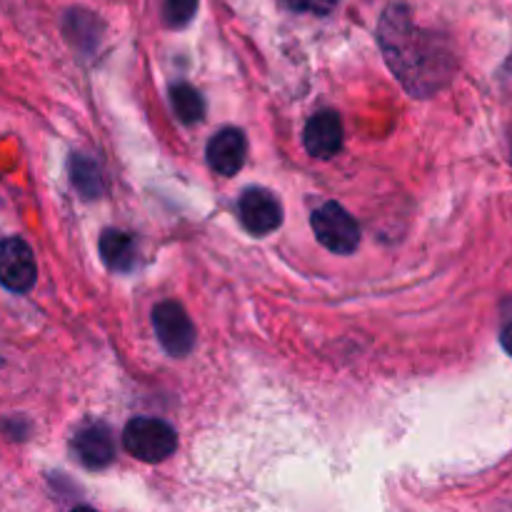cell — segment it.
<instances>
[{"label":"cell","mask_w":512,"mask_h":512,"mask_svg":"<svg viewBox=\"0 0 512 512\" xmlns=\"http://www.w3.org/2000/svg\"><path fill=\"white\" fill-rule=\"evenodd\" d=\"M378 43L395 78L415 98H428L450 83L455 55L448 40L420 28L405 5H388L380 15Z\"/></svg>","instance_id":"6da1fadb"},{"label":"cell","mask_w":512,"mask_h":512,"mask_svg":"<svg viewBox=\"0 0 512 512\" xmlns=\"http://www.w3.org/2000/svg\"><path fill=\"white\" fill-rule=\"evenodd\" d=\"M123 445L143 463H163L178 448L175 430L155 418H133L123 430Z\"/></svg>","instance_id":"7a4b0ae2"},{"label":"cell","mask_w":512,"mask_h":512,"mask_svg":"<svg viewBox=\"0 0 512 512\" xmlns=\"http://www.w3.org/2000/svg\"><path fill=\"white\" fill-rule=\"evenodd\" d=\"M310 225L323 248L330 253L350 255L360 245V225L340 203H323L310 215Z\"/></svg>","instance_id":"3957f363"},{"label":"cell","mask_w":512,"mask_h":512,"mask_svg":"<svg viewBox=\"0 0 512 512\" xmlns=\"http://www.w3.org/2000/svg\"><path fill=\"white\" fill-rule=\"evenodd\" d=\"M153 328L160 345L173 358H185L195 348V328L188 313L175 300H163L153 310Z\"/></svg>","instance_id":"277c9868"},{"label":"cell","mask_w":512,"mask_h":512,"mask_svg":"<svg viewBox=\"0 0 512 512\" xmlns=\"http://www.w3.org/2000/svg\"><path fill=\"white\" fill-rule=\"evenodd\" d=\"M38 280V263L23 238L0 240V285L10 293H28Z\"/></svg>","instance_id":"5b68a950"},{"label":"cell","mask_w":512,"mask_h":512,"mask_svg":"<svg viewBox=\"0 0 512 512\" xmlns=\"http://www.w3.org/2000/svg\"><path fill=\"white\" fill-rule=\"evenodd\" d=\"M240 223L248 233L268 235L283 223V205L270 190L248 188L238 200Z\"/></svg>","instance_id":"8992f818"},{"label":"cell","mask_w":512,"mask_h":512,"mask_svg":"<svg viewBox=\"0 0 512 512\" xmlns=\"http://www.w3.org/2000/svg\"><path fill=\"white\" fill-rule=\"evenodd\" d=\"M305 150L310 158H335L343 148V120L335 110H320L308 120L303 133Z\"/></svg>","instance_id":"52a82bcc"},{"label":"cell","mask_w":512,"mask_h":512,"mask_svg":"<svg viewBox=\"0 0 512 512\" xmlns=\"http://www.w3.org/2000/svg\"><path fill=\"white\" fill-rule=\"evenodd\" d=\"M248 158V140L238 128H223L210 138L208 143V163L215 173L235 175L243 170Z\"/></svg>","instance_id":"ba28073f"},{"label":"cell","mask_w":512,"mask_h":512,"mask_svg":"<svg viewBox=\"0 0 512 512\" xmlns=\"http://www.w3.org/2000/svg\"><path fill=\"white\" fill-rule=\"evenodd\" d=\"M73 450L80 463L90 470L108 468L115 460L113 435L100 423H90L85 428H80L73 438Z\"/></svg>","instance_id":"9c48e42d"},{"label":"cell","mask_w":512,"mask_h":512,"mask_svg":"<svg viewBox=\"0 0 512 512\" xmlns=\"http://www.w3.org/2000/svg\"><path fill=\"white\" fill-rule=\"evenodd\" d=\"M63 33L78 53H95L103 38V20L85 8H70L63 18Z\"/></svg>","instance_id":"30bf717a"},{"label":"cell","mask_w":512,"mask_h":512,"mask_svg":"<svg viewBox=\"0 0 512 512\" xmlns=\"http://www.w3.org/2000/svg\"><path fill=\"white\" fill-rule=\"evenodd\" d=\"M100 255H103L105 265L115 273H130L138 260V248H135L133 235L123 233V230H105L100 238Z\"/></svg>","instance_id":"8fae6325"},{"label":"cell","mask_w":512,"mask_h":512,"mask_svg":"<svg viewBox=\"0 0 512 512\" xmlns=\"http://www.w3.org/2000/svg\"><path fill=\"white\" fill-rule=\"evenodd\" d=\"M70 180H73L75 190L83 195L85 200H95L103 195L105 183H103V173H100L98 163L88 155H73L70 158Z\"/></svg>","instance_id":"7c38bea8"},{"label":"cell","mask_w":512,"mask_h":512,"mask_svg":"<svg viewBox=\"0 0 512 512\" xmlns=\"http://www.w3.org/2000/svg\"><path fill=\"white\" fill-rule=\"evenodd\" d=\"M170 98H173V108L178 113V118L183 120L185 125H193L198 120H203L205 115V100L193 85L180 83L170 90Z\"/></svg>","instance_id":"4fadbf2b"},{"label":"cell","mask_w":512,"mask_h":512,"mask_svg":"<svg viewBox=\"0 0 512 512\" xmlns=\"http://www.w3.org/2000/svg\"><path fill=\"white\" fill-rule=\"evenodd\" d=\"M198 13V0H165L163 18L168 28H185Z\"/></svg>","instance_id":"5bb4252c"},{"label":"cell","mask_w":512,"mask_h":512,"mask_svg":"<svg viewBox=\"0 0 512 512\" xmlns=\"http://www.w3.org/2000/svg\"><path fill=\"white\" fill-rule=\"evenodd\" d=\"M500 343L512 358V298H505L500 305Z\"/></svg>","instance_id":"9a60e30c"},{"label":"cell","mask_w":512,"mask_h":512,"mask_svg":"<svg viewBox=\"0 0 512 512\" xmlns=\"http://www.w3.org/2000/svg\"><path fill=\"white\" fill-rule=\"evenodd\" d=\"M293 10L298 13H315V15H328L330 10L338 5V0H285Z\"/></svg>","instance_id":"2e32d148"},{"label":"cell","mask_w":512,"mask_h":512,"mask_svg":"<svg viewBox=\"0 0 512 512\" xmlns=\"http://www.w3.org/2000/svg\"><path fill=\"white\" fill-rule=\"evenodd\" d=\"M73 512H95L93 508H85V505H83V508H75Z\"/></svg>","instance_id":"e0dca14e"}]
</instances>
